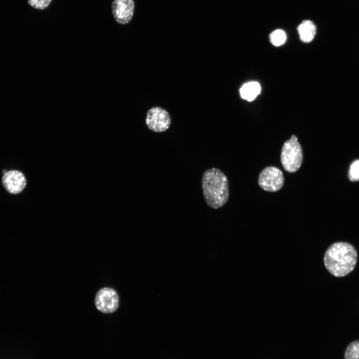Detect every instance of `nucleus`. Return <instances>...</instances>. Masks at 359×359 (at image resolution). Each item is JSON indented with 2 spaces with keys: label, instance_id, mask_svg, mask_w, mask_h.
<instances>
[{
  "label": "nucleus",
  "instance_id": "nucleus-1",
  "mask_svg": "<svg viewBox=\"0 0 359 359\" xmlns=\"http://www.w3.org/2000/svg\"><path fill=\"white\" fill-rule=\"evenodd\" d=\"M358 259L355 248L350 243L337 242L326 250L324 263L327 270L336 277H344L354 269Z\"/></svg>",
  "mask_w": 359,
  "mask_h": 359
},
{
  "label": "nucleus",
  "instance_id": "nucleus-2",
  "mask_svg": "<svg viewBox=\"0 0 359 359\" xmlns=\"http://www.w3.org/2000/svg\"><path fill=\"white\" fill-rule=\"evenodd\" d=\"M201 185L203 197L210 207L217 209L227 202L229 197L228 181L219 169L212 168L203 174Z\"/></svg>",
  "mask_w": 359,
  "mask_h": 359
},
{
  "label": "nucleus",
  "instance_id": "nucleus-3",
  "mask_svg": "<svg viewBox=\"0 0 359 359\" xmlns=\"http://www.w3.org/2000/svg\"><path fill=\"white\" fill-rule=\"evenodd\" d=\"M303 154L301 145L295 135L286 141L282 148L280 160L284 170L291 173L298 171L302 165Z\"/></svg>",
  "mask_w": 359,
  "mask_h": 359
},
{
  "label": "nucleus",
  "instance_id": "nucleus-4",
  "mask_svg": "<svg viewBox=\"0 0 359 359\" xmlns=\"http://www.w3.org/2000/svg\"><path fill=\"white\" fill-rule=\"evenodd\" d=\"M284 178L282 172L278 168L269 166L260 172L258 177V184L263 189L275 192L283 186Z\"/></svg>",
  "mask_w": 359,
  "mask_h": 359
},
{
  "label": "nucleus",
  "instance_id": "nucleus-5",
  "mask_svg": "<svg viewBox=\"0 0 359 359\" xmlns=\"http://www.w3.org/2000/svg\"><path fill=\"white\" fill-rule=\"evenodd\" d=\"M171 123L169 113L161 107H153L147 113L146 124L148 128L153 132H164L169 129Z\"/></svg>",
  "mask_w": 359,
  "mask_h": 359
},
{
  "label": "nucleus",
  "instance_id": "nucleus-6",
  "mask_svg": "<svg viewBox=\"0 0 359 359\" xmlns=\"http://www.w3.org/2000/svg\"><path fill=\"white\" fill-rule=\"evenodd\" d=\"M119 297L116 291L112 288L105 287L98 291L95 298L97 309L102 313H112L119 307Z\"/></svg>",
  "mask_w": 359,
  "mask_h": 359
},
{
  "label": "nucleus",
  "instance_id": "nucleus-7",
  "mask_svg": "<svg viewBox=\"0 0 359 359\" xmlns=\"http://www.w3.org/2000/svg\"><path fill=\"white\" fill-rule=\"evenodd\" d=\"M111 7L113 16L119 24H127L132 20L135 9L134 0H113Z\"/></svg>",
  "mask_w": 359,
  "mask_h": 359
},
{
  "label": "nucleus",
  "instance_id": "nucleus-8",
  "mask_svg": "<svg viewBox=\"0 0 359 359\" xmlns=\"http://www.w3.org/2000/svg\"><path fill=\"white\" fill-rule=\"evenodd\" d=\"M2 183L8 192L18 194L24 188L26 181L24 175L17 170H10L3 175Z\"/></svg>",
  "mask_w": 359,
  "mask_h": 359
},
{
  "label": "nucleus",
  "instance_id": "nucleus-9",
  "mask_svg": "<svg viewBox=\"0 0 359 359\" xmlns=\"http://www.w3.org/2000/svg\"><path fill=\"white\" fill-rule=\"evenodd\" d=\"M297 30L300 39L305 43H309L315 37L316 33V26L311 20H305L299 25Z\"/></svg>",
  "mask_w": 359,
  "mask_h": 359
},
{
  "label": "nucleus",
  "instance_id": "nucleus-10",
  "mask_svg": "<svg viewBox=\"0 0 359 359\" xmlns=\"http://www.w3.org/2000/svg\"><path fill=\"white\" fill-rule=\"evenodd\" d=\"M261 91L260 84L256 82H250L243 85L239 91L241 98L248 101L253 100Z\"/></svg>",
  "mask_w": 359,
  "mask_h": 359
},
{
  "label": "nucleus",
  "instance_id": "nucleus-11",
  "mask_svg": "<svg viewBox=\"0 0 359 359\" xmlns=\"http://www.w3.org/2000/svg\"><path fill=\"white\" fill-rule=\"evenodd\" d=\"M345 359H359V340L351 342L347 347Z\"/></svg>",
  "mask_w": 359,
  "mask_h": 359
},
{
  "label": "nucleus",
  "instance_id": "nucleus-12",
  "mask_svg": "<svg viewBox=\"0 0 359 359\" xmlns=\"http://www.w3.org/2000/svg\"><path fill=\"white\" fill-rule=\"evenodd\" d=\"M269 38L272 44L278 46L284 43L286 40V35L283 30L277 29L271 33Z\"/></svg>",
  "mask_w": 359,
  "mask_h": 359
},
{
  "label": "nucleus",
  "instance_id": "nucleus-13",
  "mask_svg": "<svg viewBox=\"0 0 359 359\" xmlns=\"http://www.w3.org/2000/svg\"><path fill=\"white\" fill-rule=\"evenodd\" d=\"M348 176L351 181L359 180V160L355 161L351 165Z\"/></svg>",
  "mask_w": 359,
  "mask_h": 359
},
{
  "label": "nucleus",
  "instance_id": "nucleus-14",
  "mask_svg": "<svg viewBox=\"0 0 359 359\" xmlns=\"http://www.w3.org/2000/svg\"><path fill=\"white\" fill-rule=\"evenodd\" d=\"M51 1L52 0H28V2L32 7L42 10L47 8Z\"/></svg>",
  "mask_w": 359,
  "mask_h": 359
},
{
  "label": "nucleus",
  "instance_id": "nucleus-15",
  "mask_svg": "<svg viewBox=\"0 0 359 359\" xmlns=\"http://www.w3.org/2000/svg\"><path fill=\"white\" fill-rule=\"evenodd\" d=\"M7 172V171H6V170H2V174L4 175V174H5Z\"/></svg>",
  "mask_w": 359,
  "mask_h": 359
}]
</instances>
